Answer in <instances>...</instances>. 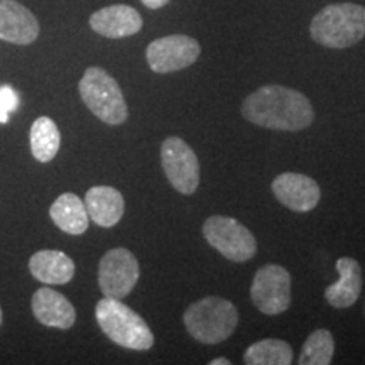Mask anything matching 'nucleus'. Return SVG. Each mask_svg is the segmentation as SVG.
Here are the masks:
<instances>
[{"mask_svg":"<svg viewBox=\"0 0 365 365\" xmlns=\"http://www.w3.org/2000/svg\"><path fill=\"white\" fill-rule=\"evenodd\" d=\"M29 271L39 282L61 286L75 276V262L61 250H39L29 259Z\"/></svg>","mask_w":365,"mask_h":365,"instance_id":"nucleus-17","label":"nucleus"},{"mask_svg":"<svg viewBox=\"0 0 365 365\" xmlns=\"http://www.w3.org/2000/svg\"><path fill=\"white\" fill-rule=\"evenodd\" d=\"M0 325H2V308H0Z\"/></svg>","mask_w":365,"mask_h":365,"instance_id":"nucleus-25","label":"nucleus"},{"mask_svg":"<svg viewBox=\"0 0 365 365\" xmlns=\"http://www.w3.org/2000/svg\"><path fill=\"white\" fill-rule=\"evenodd\" d=\"M140 269L135 255L124 247L108 250L98 264V286L105 298L124 299L139 281Z\"/></svg>","mask_w":365,"mask_h":365,"instance_id":"nucleus-8","label":"nucleus"},{"mask_svg":"<svg viewBox=\"0 0 365 365\" xmlns=\"http://www.w3.org/2000/svg\"><path fill=\"white\" fill-rule=\"evenodd\" d=\"M250 299L262 314L276 317L291 304V274L279 264H266L255 272Z\"/></svg>","mask_w":365,"mask_h":365,"instance_id":"nucleus-7","label":"nucleus"},{"mask_svg":"<svg viewBox=\"0 0 365 365\" xmlns=\"http://www.w3.org/2000/svg\"><path fill=\"white\" fill-rule=\"evenodd\" d=\"M242 115L250 124L272 130L298 132L314 120L307 95L281 85H264L242 102Z\"/></svg>","mask_w":365,"mask_h":365,"instance_id":"nucleus-1","label":"nucleus"},{"mask_svg":"<svg viewBox=\"0 0 365 365\" xmlns=\"http://www.w3.org/2000/svg\"><path fill=\"white\" fill-rule=\"evenodd\" d=\"M161 166L178 193L193 195L200 186V161L195 150L180 137H168L161 144Z\"/></svg>","mask_w":365,"mask_h":365,"instance_id":"nucleus-9","label":"nucleus"},{"mask_svg":"<svg viewBox=\"0 0 365 365\" xmlns=\"http://www.w3.org/2000/svg\"><path fill=\"white\" fill-rule=\"evenodd\" d=\"M244 362L247 365H291L293 349L284 340L264 339L245 350Z\"/></svg>","mask_w":365,"mask_h":365,"instance_id":"nucleus-20","label":"nucleus"},{"mask_svg":"<svg viewBox=\"0 0 365 365\" xmlns=\"http://www.w3.org/2000/svg\"><path fill=\"white\" fill-rule=\"evenodd\" d=\"M39 36V22L17 0H0V39L17 46L33 44Z\"/></svg>","mask_w":365,"mask_h":365,"instance_id":"nucleus-12","label":"nucleus"},{"mask_svg":"<svg viewBox=\"0 0 365 365\" xmlns=\"http://www.w3.org/2000/svg\"><path fill=\"white\" fill-rule=\"evenodd\" d=\"M140 2H143L148 9H161L166 6V4H170L171 0H140Z\"/></svg>","mask_w":365,"mask_h":365,"instance_id":"nucleus-23","label":"nucleus"},{"mask_svg":"<svg viewBox=\"0 0 365 365\" xmlns=\"http://www.w3.org/2000/svg\"><path fill=\"white\" fill-rule=\"evenodd\" d=\"M19 107V97L12 86H0V124H7L9 113L16 112Z\"/></svg>","mask_w":365,"mask_h":365,"instance_id":"nucleus-22","label":"nucleus"},{"mask_svg":"<svg viewBox=\"0 0 365 365\" xmlns=\"http://www.w3.org/2000/svg\"><path fill=\"white\" fill-rule=\"evenodd\" d=\"M272 191L282 207L299 213L317 208L322 198L318 182L301 173H281L272 181Z\"/></svg>","mask_w":365,"mask_h":365,"instance_id":"nucleus-11","label":"nucleus"},{"mask_svg":"<svg viewBox=\"0 0 365 365\" xmlns=\"http://www.w3.org/2000/svg\"><path fill=\"white\" fill-rule=\"evenodd\" d=\"M309 34L325 48H350L365 36V7L352 2L330 4L313 17Z\"/></svg>","mask_w":365,"mask_h":365,"instance_id":"nucleus-2","label":"nucleus"},{"mask_svg":"<svg viewBox=\"0 0 365 365\" xmlns=\"http://www.w3.org/2000/svg\"><path fill=\"white\" fill-rule=\"evenodd\" d=\"M200 53L202 48L196 39L185 34H171L153 41L145 49V59L154 73L168 75L193 65Z\"/></svg>","mask_w":365,"mask_h":365,"instance_id":"nucleus-10","label":"nucleus"},{"mask_svg":"<svg viewBox=\"0 0 365 365\" xmlns=\"http://www.w3.org/2000/svg\"><path fill=\"white\" fill-rule=\"evenodd\" d=\"M49 217L59 230L68 235H81L88 230L90 217L85 202L75 193H63L49 208Z\"/></svg>","mask_w":365,"mask_h":365,"instance_id":"nucleus-18","label":"nucleus"},{"mask_svg":"<svg viewBox=\"0 0 365 365\" xmlns=\"http://www.w3.org/2000/svg\"><path fill=\"white\" fill-rule=\"evenodd\" d=\"M335 354V340L328 330H314L304 341L298 359L299 365H328Z\"/></svg>","mask_w":365,"mask_h":365,"instance_id":"nucleus-21","label":"nucleus"},{"mask_svg":"<svg viewBox=\"0 0 365 365\" xmlns=\"http://www.w3.org/2000/svg\"><path fill=\"white\" fill-rule=\"evenodd\" d=\"M186 331L196 341L217 345L230 339L239 325V309L220 296H207L191 303L182 314Z\"/></svg>","mask_w":365,"mask_h":365,"instance_id":"nucleus-3","label":"nucleus"},{"mask_svg":"<svg viewBox=\"0 0 365 365\" xmlns=\"http://www.w3.org/2000/svg\"><path fill=\"white\" fill-rule=\"evenodd\" d=\"M33 313L41 325L58 330H70L76 322L75 307L65 294L51 287H41L31 299Z\"/></svg>","mask_w":365,"mask_h":365,"instance_id":"nucleus-14","label":"nucleus"},{"mask_svg":"<svg viewBox=\"0 0 365 365\" xmlns=\"http://www.w3.org/2000/svg\"><path fill=\"white\" fill-rule=\"evenodd\" d=\"M98 327L113 344L130 350H149L154 345V335L148 323L122 299L105 298L95 307Z\"/></svg>","mask_w":365,"mask_h":365,"instance_id":"nucleus-4","label":"nucleus"},{"mask_svg":"<svg viewBox=\"0 0 365 365\" xmlns=\"http://www.w3.org/2000/svg\"><path fill=\"white\" fill-rule=\"evenodd\" d=\"M85 208L90 220L98 227H115L124 217V196L112 186H93L85 195Z\"/></svg>","mask_w":365,"mask_h":365,"instance_id":"nucleus-16","label":"nucleus"},{"mask_svg":"<svg viewBox=\"0 0 365 365\" xmlns=\"http://www.w3.org/2000/svg\"><path fill=\"white\" fill-rule=\"evenodd\" d=\"M80 97L95 117L108 125H120L129 118L124 93L103 68L90 66L78 83Z\"/></svg>","mask_w":365,"mask_h":365,"instance_id":"nucleus-5","label":"nucleus"},{"mask_svg":"<svg viewBox=\"0 0 365 365\" xmlns=\"http://www.w3.org/2000/svg\"><path fill=\"white\" fill-rule=\"evenodd\" d=\"M29 139L33 156L39 163L53 161L61 145V134H59L58 125L54 124L53 118L46 115L36 118L31 127Z\"/></svg>","mask_w":365,"mask_h":365,"instance_id":"nucleus-19","label":"nucleus"},{"mask_svg":"<svg viewBox=\"0 0 365 365\" xmlns=\"http://www.w3.org/2000/svg\"><path fill=\"white\" fill-rule=\"evenodd\" d=\"M340 279L325 289V299L336 309L355 304L362 293V267L354 257H340L335 264Z\"/></svg>","mask_w":365,"mask_h":365,"instance_id":"nucleus-15","label":"nucleus"},{"mask_svg":"<svg viewBox=\"0 0 365 365\" xmlns=\"http://www.w3.org/2000/svg\"><path fill=\"white\" fill-rule=\"evenodd\" d=\"M203 237L232 262H247L257 252L252 232L232 217L212 215L203 223Z\"/></svg>","mask_w":365,"mask_h":365,"instance_id":"nucleus-6","label":"nucleus"},{"mask_svg":"<svg viewBox=\"0 0 365 365\" xmlns=\"http://www.w3.org/2000/svg\"><path fill=\"white\" fill-rule=\"evenodd\" d=\"M143 17L134 7L117 4L100 9L90 16V27L95 33L108 39L134 36L143 29Z\"/></svg>","mask_w":365,"mask_h":365,"instance_id":"nucleus-13","label":"nucleus"},{"mask_svg":"<svg viewBox=\"0 0 365 365\" xmlns=\"http://www.w3.org/2000/svg\"><path fill=\"white\" fill-rule=\"evenodd\" d=\"M230 364H232L230 360H228V359H223V357L210 360V365H230Z\"/></svg>","mask_w":365,"mask_h":365,"instance_id":"nucleus-24","label":"nucleus"}]
</instances>
